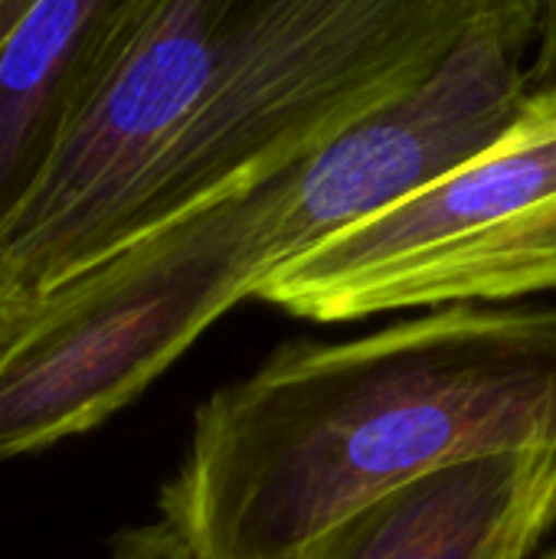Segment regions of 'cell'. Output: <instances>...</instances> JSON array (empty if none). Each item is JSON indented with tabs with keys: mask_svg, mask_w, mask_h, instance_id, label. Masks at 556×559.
Listing matches in <instances>:
<instances>
[{
	"mask_svg": "<svg viewBox=\"0 0 556 559\" xmlns=\"http://www.w3.org/2000/svg\"><path fill=\"white\" fill-rule=\"evenodd\" d=\"M547 82H556V0H544L534 62H531V85H547Z\"/></svg>",
	"mask_w": 556,
	"mask_h": 559,
	"instance_id": "9",
	"label": "cell"
},
{
	"mask_svg": "<svg viewBox=\"0 0 556 559\" xmlns=\"http://www.w3.org/2000/svg\"><path fill=\"white\" fill-rule=\"evenodd\" d=\"M556 292V82L531 85L475 157L275 265L252 288L315 324Z\"/></svg>",
	"mask_w": 556,
	"mask_h": 559,
	"instance_id": "4",
	"label": "cell"
},
{
	"mask_svg": "<svg viewBox=\"0 0 556 559\" xmlns=\"http://www.w3.org/2000/svg\"><path fill=\"white\" fill-rule=\"evenodd\" d=\"M269 272L262 187L180 216L43 295L0 301V462L134 403Z\"/></svg>",
	"mask_w": 556,
	"mask_h": 559,
	"instance_id": "3",
	"label": "cell"
},
{
	"mask_svg": "<svg viewBox=\"0 0 556 559\" xmlns=\"http://www.w3.org/2000/svg\"><path fill=\"white\" fill-rule=\"evenodd\" d=\"M556 527V449L429 475L347 524L318 559H528Z\"/></svg>",
	"mask_w": 556,
	"mask_h": 559,
	"instance_id": "6",
	"label": "cell"
},
{
	"mask_svg": "<svg viewBox=\"0 0 556 559\" xmlns=\"http://www.w3.org/2000/svg\"><path fill=\"white\" fill-rule=\"evenodd\" d=\"M544 0H141L0 233V301L249 193Z\"/></svg>",
	"mask_w": 556,
	"mask_h": 559,
	"instance_id": "1",
	"label": "cell"
},
{
	"mask_svg": "<svg viewBox=\"0 0 556 559\" xmlns=\"http://www.w3.org/2000/svg\"><path fill=\"white\" fill-rule=\"evenodd\" d=\"M556 449V308L452 305L351 341H292L193 413L161 488L197 559H318L390 495Z\"/></svg>",
	"mask_w": 556,
	"mask_h": 559,
	"instance_id": "2",
	"label": "cell"
},
{
	"mask_svg": "<svg viewBox=\"0 0 556 559\" xmlns=\"http://www.w3.org/2000/svg\"><path fill=\"white\" fill-rule=\"evenodd\" d=\"M108 559H197L187 537L164 518L115 534Z\"/></svg>",
	"mask_w": 556,
	"mask_h": 559,
	"instance_id": "8",
	"label": "cell"
},
{
	"mask_svg": "<svg viewBox=\"0 0 556 559\" xmlns=\"http://www.w3.org/2000/svg\"><path fill=\"white\" fill-rule=\"evenodd\" d=\"M544 559H556V550H554V554H547V557H544Z\"/></svg>",
	"mask_w": 556,
	"mask_h": 559,
	"instance_id": "10",
	"label": "cell"
},
{
	"mask_svg": "<svg viewBox=\"0 0 556 559\" xmlns=\"http://www.w3.org/2000/svg\"><path fill=\"white\" fill-rule=\"evenodd\" d=\"M537 29L482 26L426 82L262 183L269 272L426 190L488 147L531 92L524 59Z\"/></svg>",
	"mask_w": 556,
	"mask_h": 559,
	"instance_id": "5",
	"label": "cell"
},
{
	"mask_svg": "<svg viewBox=\"0 0 556 559\" xmlns=\"http://www.w3.org/2000/svg\"><path fill=\"white\" fill-rule=\"evenodd\" d=\"M141 0H39L0 49V233L52 164Z\"/></svg>",
	"mask_w": 556,
	"mask_h": 559,
	"instance_id": "7",
	"label": "cell"
}]
</instances>
